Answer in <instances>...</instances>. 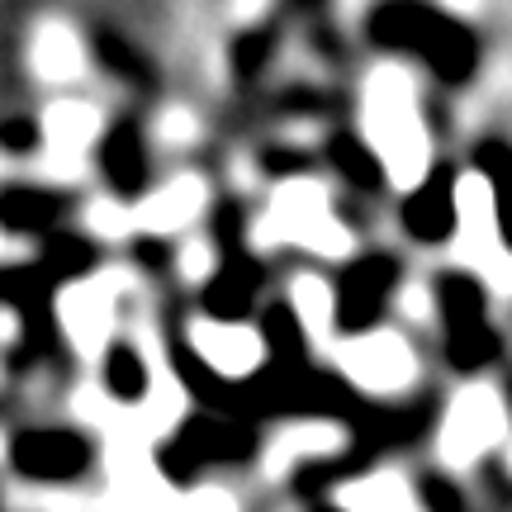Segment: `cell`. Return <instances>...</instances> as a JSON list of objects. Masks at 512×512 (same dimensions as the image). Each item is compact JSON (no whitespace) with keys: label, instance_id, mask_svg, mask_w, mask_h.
Listing matches in <instances>:
<instances>
[{"label":"cell","instance_id":"cell-8","mask_svg":"<svg viewBox=\"0 0 512 512\" xmlns=\"http://www.w3.org/2000/svg\"><path fill=\"white\" fill-rule=\"evenodd\" d=\"M95 133H100V114L91 105L62 100V105L48 110V152H53V162H81L86 147L95 143Z\"/></svg>","mask_w":512,"mask_h":512},{"label":"cell","instance_id":"cell-4","mask_svg":"<svg viewBox=\"0 0 512 512\" xmlns=\"http://www.w3.org/2000/svg\"><path fill=\"white\" fill-rule=\"evenodd\" d=\"M503 437V403L494 389H465L441 422V456L451 465H475Z\"/></svg>","mask_w":512,"mask_h":512},{"label":"cell","instance_id":"cell-9","mask_svg":"<svg viewBox=\"0 0 512 512\" xmlns=\"http://www.w3.org/2000/svg\"><path fill=\"white\" fill-rule=\"evenodd\" d=\"M200 204H204L200 181L181 176V181H171L166 190H157V195L138 209V223L152 228V233H176V228H185V223L200 214Z\"/></svg>","mask_w":512,"mask_h":512},{"label":"cell","instance_id":"cell-1","mask_svg":"<svg viewBox=\"0 0 512 512\" xmlns=\"http://www.w3.org/2000/svg\"><path fill=\"white\" fill-rule=\"evenodd\" d=\"M366 133L380 152L384 171L394 185H418L427 176V138H422V114L413 100L408 76L384 67L370 76L366 91Z\"/></svg>","mask_w":512,"mask_h":512},{"label":"cell","instance_id":"cell-14","mask_svg":"<svg viewBox=\"0 0 512 512\" xmlns=\"http://www.w3.org/2000/svg\"><path fill=\"white\" fill-rule=\"evenodd\" d=\"M451 5H456V0H451ZM460 5H475V0H460Z\"/></svg>","mask_w":512,"mask_h":512},{"label":"cell","instance_id":"cell-12","mask_svg":"<svg viewBox=\"0 0 512 512\" xmlns=\"http://www.w3.org/2000/svg\"><path fill=\"white\" fill-rule=\"evenodd\" d=\"M342 503H351V508H413V494L403 489L394 475H375L366 479V484H351V489H342Z\"/></svg>","mask_w":512,"mask_h":512},{"label":"cell","instance_id":"cell-10","mask_svg":"<svg viewBox=\"0 0 512 512\" xmlns=\"http://www.w3.org/2000/svg\"><path fill=\"white\" fill-rule=\"evenodd\" d=\"M81 38L67 29V24H43L34 38V72L43 76V81H76L81 76Z\"/></svg>","mask_w":512,"mask_h":512},{"label":"cell","instance_id":"cell-13","mask_svg":"<svg viewBox=\"0 0 512 512\" xmlns=\"http://www.w3.org/2000/svg\"><path fill=\"white\" fill-rule=\"evenodd\" d=\"M181 266H185V271H195V275L209 271V252H204V242H195V252H185Z\"/></svg>","mask_w":512,"mask_h":512},{"label":"cell","instance_id":"cell-5","mask_svg":"<svg viewBox=\"0 0 512 512\" xmlns=\"http://www.w3.org/2000/svg\"><path fill=\"white\" fill-rule=\"evenodd\" d=\"M342 370H347L361 389H370V394H399V389L413 384L418 361H413V351L403 347V337H394V332H370L361 342L342 347Z\"/></svg>","mask_w":512,"mask_h":512},{"label":"cell","instance_id":"cell-3","mask_svg":"<svg viewBox=\"0 0 512 512\" xmlns=\"http://www.w3.org/2000/svg\"><path fill=\"white\" fill-rule=\"evenodd\" d=\"M261 238L271 242H304L313 252L342 256L351 252L347 228L328 214V195L318 185H285L271 204V219L261 228Z\"/></svg>","mask_w":512,"mask_h":512},{"label":"cell","instance_id":"cell-7","mask_svg":"<svg viewBox=\"0 0 512 512\" xmlns=\"http://www.w3.org/2000/svg\"><path fill=\"white\" fill-rule=\"evenodd\" d=\"M195 351H200L219 375H252L261 366V337L242 323H200L195 328Z\"/></svg>","mask_w":512,"mask_h":512},{"label":"cell","instance_id":"cell-15","mask_svg":"<svg viewBox=\"0 0 512 512\" xmlns=\"http://www.w3.org/2000/svg\"><path fill=\"white\" fill-rule=\"evenodd\" d=\"M0 451H5V446H0Z\"/></svg>","mask_w":512,"mask_h":512},{"label":"cell","instance_id":"cell-11","mask_svg":"<svg viewBox=\"0 0 512 512\" xmlns=\"http://www.w3.org/2000/svg\"><path fill=\"white\" fill-rule=\"evenodd\" d=\"M294 309H299V318H304V328H309L313 337H323L332 323V313H337V299H332V290L318 275H299V280H294Z\"/></svg>","mask_w":512,"mask_h":512},{"label":"cell","instance_id":"cell-6","mask_svg":"<svg viewBox=\"0 0 512 512\" xmlns=\"http://www.w3.org/2000/svg\"><path fill=\"white\" fill-rule=\"evenodd\" d=\"M114 304H119L114 280H86V285H72V290L62 294V323H67V337H72L86 356H100L105 342H110Z\"/></svg>","mask_w":512,"mask_h":512},{"label":"cell","instance_id":"cell-2","mask_svg":"<svg viewBox=\"0 0 512 512\" xmlns=\"http://www.w3.org/2000/svg\"><path fill=\"white\" fill-rule=\"evenodd\" d=\"M456 242H460V256H465L489 285L512 290V256L503 252L498 200L484 176H465V181L456 185Z\"/></svg>","mask_w":512,"mask_h":512}]
</instances>
